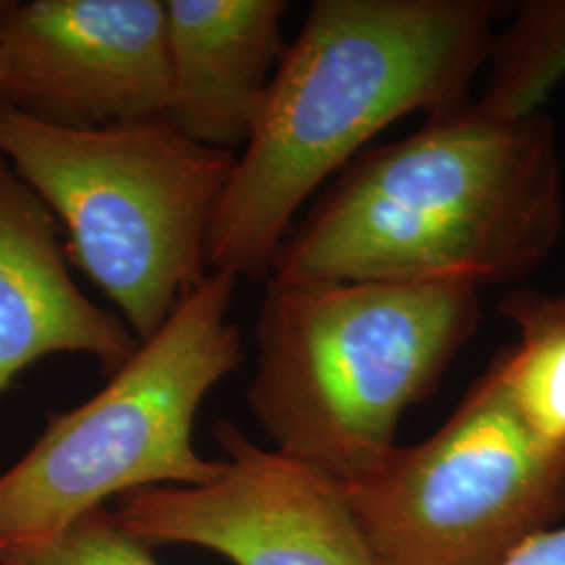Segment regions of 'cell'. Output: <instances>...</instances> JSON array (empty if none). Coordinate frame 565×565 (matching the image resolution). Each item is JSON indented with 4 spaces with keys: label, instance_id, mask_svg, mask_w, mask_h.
I'll use <instances>...</instances> for the list:
<instances>
[{
    "label": "cell",
    "instance_id": "11",
    "mask_svg": "<svg viewBox=\"0 0 565 565\" xmlns=\"http://www.w3.org/2000/svg\"><path fill=\"white\" fill-rule=\"evenodd\" d=\"M520 340L494 361L527 429L565 455V294L513 291L501 303Z\"/></svg>",
    "mask_w": 565,
    "mask_h": 565
},
{
    "label": "cell",
    "instance_id": "12",
    "mask_svg": "<svg viewBox=\"0 0 565 565\" xmlns=\"http://www.w3.org/2000/svg\"><path fill=\"white\" fill-rule=\"evenodd\" d=\"M490 78L480 105L505 118H525L565 78V0H527L492 42Z\"/></svg>",
    "mask_w": 565,
    "mask_h": 565
},
{
    "label": "cell",
    "instance_id": "15",
    "mask_svg": "<svg viewBox=\"0 0 565 565\" xmlns=\"http://www.w3.org/2000/svg\"><path fill=\"white\" fill-rule=\"evenodd\" d=\"M0 103L4 105H13L18 109H23V90H21L20 82L15 78L11 63L4 57L2 49H0Z\"/></svg>",
    "mask_w": 565,
    "mask_h": 565
},
{
    "label": "cell",
    "instance_id": "9",
    "mask_svg": "<svg viewBox=\"0 0 565 565\" xmlns=\"http://www.w3.org/2000/svg\"><path fill=\"white\" fill-rule=\"evenodd\" d=\"M139 345L121 317L82 294L55 214L0 156V392L42 356L88 354L114 375Z\"/></svg>",
    "mask_w": 565,
    "mask_h": 565
},
{
    "label": "cell",
    "instance_id": "5",
    "mask_svg": "<svg viewBox=\"0 0 565 565\" xmlns=\"http://www.w3.org/2000/svg\"><path fill=\"white\" fill-rule=\"evenodd\" d=\"M235 287L233 275L210 273L102 392L49 419L0 476V546L51 539L109 497L223 473L224 459L198 455L193 425L210 390L242 363V331L228 319Z\"/></svg>",
    "mask_w": 565,
    "mask_h": 565
},
{
    "label": "cell",
    "instance_id": "10",
    "mask_svg": "<svg viewBox=\"0 0 565 565\" xmlns=\"http://www.w3.org/2000/svg\"><path fill=\"white\" fill-rule=\"evenodd\" d=\"M285 0H166L163 118L212 149L245 147L281 63Z\"/></svg>",
    "mask_w": 565,
    "mask_h": 565
},
{
    "label": "cell",
    "instance_id": "13",
    "mask_svg": "<svg viewBox=\"0 0 565 565\" xmlns=\"http://www.w3.org/2000/svg\"><path fill=\"white\" fill-rule=\"evenodd\" d=\"M149 546L95 509L51 539L0 546V565H160Z\"/></svg>",
    "mask_w": 565,
    "mask_h": 565
},
{
    "label": "cell",
    "instance_id": "2",
    "mask_svg": "<svg viewBox=\"0 0 565 565\" xmlns=\"http://www.w3.org/2000/svg\"><path fill=\"white\" fill-rule=\"evenodd\" d=\"M486 0H319L287 44L216 205L210 273L268 281L294 216L375 135L467 102L492 51Z\"/></svg>",
    "mask_w": 565,
    "mask_h": 565
},
{
    "label": "cell",
    "instance_id": "14",
    "mask_svg": "<svg viewBox=\"0 0 565 565\" xmlns=\"http://www.w3.org/2000/svg\"><path fill=\"white\" fill-rule=\"evenodd\" d=\"M499 565H565V525L530 536Z\"/></svg>",
    "mask_w": 565,
    "mask_h": 565
},
{
    "label": "cell",
    "instance_id": "3",
    "mask_svg": "<svg viewBox=\"0 0 565 565\" xmlns=\"http://www.w3.org/2000/svg\"><path fill=\"white\" fill-rule=\"evenodd\" d=\"M478 287L268 281L247 403L275 450L340 484L396 448L408 406L434 392L480 321Z\"/></svg>",
    "mask_w": 565,
    "mask_h": 565
},
{
    "label": "cell",
    "instance_id": "1",
    "mask_svg": "<svg viewBox=\"0 0 565 565\" xmlns=\"http://www.w3.org/2000/svg\"><path fill=\"white\" fill-rule=\"evenodd\" d=\"M564 223L551 118H505L467 99L350 163L291 228L268 281L480 289L545 260Z\"/></svg>",
    "mask_w": 565,
    "mask_h": 565
},
{
    "label": "cell",
    "instance_id": "8",
    "mask_svg": "<svg viewBox=\"0 0 565 565\" xmlns=\"http://www.w3.org/2000/svg\"><path fill=\"white\" fill-rule=\"evenodd\" d=\"M0 49L21 111L42 120L102 126L168 107L163 0H0Z\"/></svg>",
    "mask_w": 565,
    "mask_h": 565
},
{
    "label": "cell",
    "instance_id": "4",
    "mask_svg": "<svg viewBox=\"0 0 565 565\" xmlns=\"http://www.w3.org/2000/svg\"><path fill=\"white\" fill-rule=\"evenodd\" d=\"M0 156L139 342L207 279V231L237 153L191 141L163 116L61 126L0 103Z\"/></svg>",
    "mask_w": 565,
    "mask_h": 565
},
{
    "label": "cell",
    "instance_id": "6",
    "mask_svg": "<svg viewBox=\"0 0 565 565\" xmlns=\"http://www.w3.org/2000/svg\"><path fill=\"white\" fill-rule=\"evenodd\" d=\"M375 565H499L565 513V455L507 396L497 364L445 425L343 484Z\"/></svg>",
    "mask_w": 565,
    "mask_h": 565
},
{
    "label": "cell",
    "instance_id": "7",
    "mask_svg": "<svg viewBox=\"0 0 565 565\" xmlns=\"http://www.w3.org/2000/svg\"><path fill=\"white\" fill-rule=\"evenodd\" d=\"M214 434L224 452L216 480L128 492L116 520L147 545L205 546L237 565H375L343 484L231 422Z\"/></svg>",
    "mask_w": 565,
    "mask_h": 565
}]
</instances>
